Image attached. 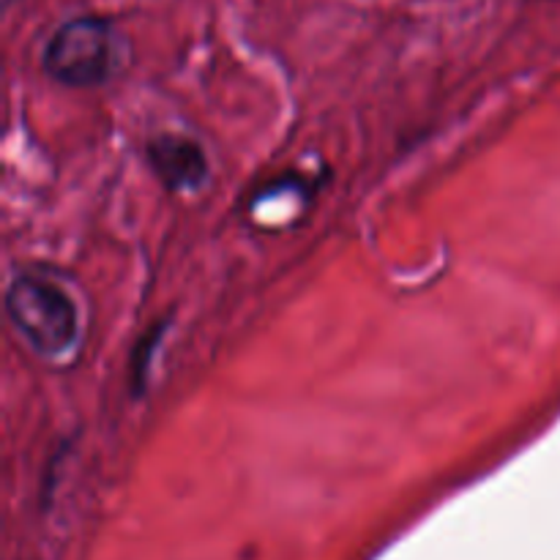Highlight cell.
Wrapping results in <instances>:
<instances>
[{"label": "cell", "mask_w": 560, "mask_h": 560, "mask_svg": "<svg viewBox=\"0 0 560 560\" xmlns=\"http://www.w3.org/2000/svg\"><path fill=\"white\" fill-rule=\"evenodd\" d=\"M126 38L104 16H74L49 36L42 66L66 88H96L126 66Z\"/></svg>", "instance_id": "cell-1"}, {"label": "cell", "mask_w": 560, "mask_h": 560, "mask_svg": "<svg viewBox=\"0 0 560 560\" xmlns=\"http://www.w3.org/2000/svg\"><path fill=\"white\" fill-rule=\"evenodd\" d=\"M151 167L170 189H197L208 175V159L200 142L180 135H164L148 145Z\"/></svg>", "instance_id": "cell-3"}, {"label": "cell", "mask_w": 560, "mask_h": 560, "mask_svg": "<svg viewBox=\"0 0 560 560\" xmlns=\"http://www.w3.org/2000/svg\"><path fill=\"white\" fill-rule=\"evenodd\" d=\"M5 312L38 355L58 359L80 339V310L63 284L42 273H20L5 290Z\"/></svg>", "instance_id": "cell-2"}]
</instances>
